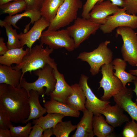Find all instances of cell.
<instances>
[{"label":"cell","instance_id":"1","mask_svg":"<svg viewBox=\"0 0 137 137\" xmlns=\"http://www.w3.org/2000/svg\"><path fill=\"white\" fill-rule=\"evenodd\" d=\"M29 95L24 88L0 84V107L8 113L12 122L23 123L28 117Z\"/></svg>","mask_w":137,"mask_h":137},{"label":"cell","instance_id":"2","mask_svg":"<svg viewBox=\"0 0 137 137\" xmlns=\"http://www.w3.org/2000/svg\"><path fill=\"white\" fill-rule=\"evenodd\" d=\"M54 49L47 46L44 48L41 43L36 44L30 49L21 63L11 67L13 69L21 70L22 74L20 80L26 72H28L31 74L32 71L42 68L47 64L54 68L57 66V64L50 56Z\"/></svg>","mask_w":137,"mask_h":137},{"label":"cell","instance_id":"3","mask_svg":"<svg viewBox=\"0 0 137 137\" xmlns=\"http://www.w3.org/2000/svg\"><path fill=\"white\" fill-rule=\"evenodd\" d=\"M34 74L38 77L35 82L30 83L23 77L20 80V86L25 89L28 93L32 90L37 91L40 95L44 94L49 96L55 89L56 80L54 75L53 68L47 64L42 68L33 71Z\"/></svg>","mask_w":137,"mask_h":137},{"label":"cell","instance_id":"4","mask_svg":"<svg viewBox=\"0 0 137 137\" xmlns=\"http://www.w3.org/2000/svg\"><path fill=\"white\" fill-rule=\"evenodd\" d=\"M110 43L109 40H106L100 44L93 51L81 53L77 57V59L86 62L89 64L92 75H96L100 71V68L102 65L112 62L113 52L108 47Z\"/></svg>","mask_w":137,"mask_h":137},{"label":"cell","instance_id":"5","mask_svg":"<svg viewBox=\"0 0 137 137\" xmlns=\"http://www.w3.org/2000/svg\"><path fill=\"white\" fill-rule=\"evenodd\" d=\"M82 7L80 0H64L47 29L57 30L68 25L77 18L78 11Z\"/></svg>","mask_w":137,"mask_h":137},{"label":"cell","instance_id":"6","mask_svg":"<svg viewBox=\"0 0 137 137\" xmlns=\"http://www.w3.org/2000/svg\"><path fill=\"white\" fill-rule=\"evenodd\" d=\"M133 29L128 27H118L116 34L123 41L121 51L124 60L131 66H137V35Z\"/></svg>","mask_w":137,"mask_h":137},{"label":"cell","instance_id":"7","mask_svg":"<svg viewBox=\"0 0 137 137\" xmlns=\"http://www.w3.org/2000/svg\"><path fill=\"white\" fill-rule=\"evenodd\" d=\"M40 40L41 43L54 49L64 48L71 52L75 48L73 39L66 29L55 31L47 29L42 32Z\"/></svg>","mask_w":137,"mask_h":137},{"label":"cell","instance_id":"8","mask_svg":"<svg viewBox=\"0 0 137 137\" xmlns=\"http://www.w3.org/2000/svg\"><path fill=\"white\" fill-rule=\"evenodd\" d=\"M74 21V24L66 29L73 39L76 48L91 35L95 34L100 25L82 17H77Z\"/></svg>","mask_w":137,"mask_h":137},{"label":"cell","instance_id":"9","mask_svg":"<svg viewBox=\"0 0 137 137\" xmlns=\"http://www.w3.org/2000/svg\"><path fill=\"white\" fill-rule=\"evenodd\" d=\"M113 66L112 62L101 66L102 77L99 89L102 88L104 90L103 95L100 98L103 100L108 101L124 87L121 81L114 75Z\"/></svg>","mask_w":137,"mask_h":137},{"label":"cell","instance_id":"10","mask_svg":"<svg viewBox=\"0 0 137 137\" xmlns=\"http://www.w3.org/2000/svg\"><path fill=\"white\" fill-rule=\"evenodd\" d=\"M126 10L125 7L120 8L112 15L108 16L104 24L100 25L99 29L106 34L120 27H128L133 29L137 28V15L128 14Z\"/></svg>","mask_w":137,"mask_h":137},{"label":"cell","instance_id":"11","mask_svg":"<svg viewBox=\"0 0 137 137\" xmlns=\"http://www.w3.org/2000/svg\"><path fill=\"white\" fill-rule=\"evenodd\" d=\"M88 78L84 75H81L79 83L83 90L86 97V108L92 112L94 115H96L100 114L101 111L110 102L108 101L99 99L96 96L88 84Z\"/></svg>","mask_w":137,"mask_h":137},{"label":"cell","instance_id":"12","mask_svg":"<svg viewBox=\"0 0 137 137\" xmlns=\"http://www.w3.org/2000/svg\"><path fill=\"white\" fill-rule=\"evenodd\" d=\"M120 8L109 0L97 3L90 12L89 19L95 23L103 25L108 16L114 14Z\"/></svg>","mask_w":137,"mask_h":137},{"label":"cell","instance_id":"13","mask_svg":"<svg viewBox=\"0 0 137 137\" xmlns=\"http://www.w3.org/2000/svg\"><path fill=\"white\" fill-rule=\"evenodd\" d=\"M50 25V22L45 18L41 17L35 22L31 29L26 33L21 32L18 34L21 47L26 45L31 48L33 44L39 40L43 31Z\"/></svg>","mask_w":137,"mask_h":137},{"label":"cell","instance_id":"14","mask_svg":"<svg viewBox=\"0 0 137 137\" xmlns=\"http://www.w3.org/2000/svg\"><path fill=\"white\" fill-rule=\"evenodd\" d=\"M133 92L132 89L124 87L113 97L116 104L137 122V102L132 100Z\"/></svg>","mask_w":137,"mask_h":137},{"label":"cell","instance_id":"15","mask_svg":"<svg viewBox=\"0 0 137 137\" xmlns=\"http://www.w3.org/2000/svg\"><path fill=\"white\" fill-rule=\"evenodd\" d=\"M53 72L56 82L55 90L49 95L50 98L66 104L71 92V86L66 82L63 75L59 72L57 66L53 68Z\"/></svg>","mask_w":137,"mask_h":137},{"label":"cell","instance_id":"16","mask_svg":"<svg viewBox=\"0 0 137 137\" xmlns=\"http://www.w3.org/2000/svg\"><path fill=\"white\" fill-rule=\"evenodd\" d=\"M123 109L117 104L111 106L108 104L100 112L105 117L106 121L114 128L121 126L129 121V118L124 113Z\"/></svg>","mask_w":137,"mask_h":137},{"label":"cell","instance_id":"17","mask_svg":"<svg viewBox=\"0 0 137 137\" xmlns=\"http://www.w3.org/2000/svg\"><path fill=\"white\" fill-rule=\"evenodd\" d=\"M71 86V92L66 104L72 109L83 112L87 109L85 106L86 97L83 90L79 83H76Z\"/></svg>","mask_w":137,"mask_h":137},{"label":"cell","instance_id":"18","mask_svg":"<svg viewBox=\"0 0 137 137\" xmlns=\"http://www.w3.org/2000/svg\"><path fill=\"white\" fill-rule=\"evenodd\" d=\"M83 115L77 125V130L72 137H93L94 136L92 126L93 113L87 109L83 112Z\"/></svg>","mask_w":137,"mask_h":137},{"label":"cell","instance_id":"19","mask_svg":"<svg viewBox=\"0 0 137 137\" xmlns=\"http://www.w3.org/2000/svg\"><path fill=\"white\" fill-rule=\"evenodd\" d=\"M22 73L21 70L13 69L11 67L0 65V84L5 83L15 88L21 87L20 80Z\"/></svg>","mask_w":137,"mask_h":137},{"label":"cell","instance_id":"20","mask_svg":"<svg viewBox=\"0 0 137 137\" xmlns=\"http://www.w3.org/2000/svg\"><path fill=\"white\" fill-rule=\"evenodd\" d=\"M44 106L48 113H57L65 116L75 117H79L80 114L79 111L71 108L66 104L52 98L45 102Z\"/></svg>","mask_w":137,"mask_h":137},{"label":"cell","instance_id":"21","mask_svg":"<svg viewBox=\"0 0 137 137\" xmlns=\"http://www.w3.org/2000/svg\"><path fill=\"white\" fill-rule=\"evenodd\" d=\"M92 126L94 135L97 137L113 135L114 128L107 123L101 114L93 116Z\"/></svg>","mask_w":137,"mask_h":137},{"label":"cell","instance_id":"22","mask_svg":"<svg viewBox=\"0 0 137 137\" xmlns=\"http://www.w3.org/2000/svg\"><path fill=\"white\" fill-rule=\"evenodd\" d=\"M40 95L36 91L31 90L29 93L28 102L30 107V112L28 117L25 119L23 124H26L29 121L39 118L47 112L45 108L40 105L39 97Z\"/></svg>","mask_w":137,"mask_h":137},{"label":"cell","instance_id":"23","mask_svg":"<svg viewBox=\"0 0 137 137\" xmlns=\"http://www.w3.org/2000/svg\"><path fill=\"white\" fill-rule=\"evenodd\" d=\"M24 47L13 48L9 50L3 55L0 56V63L8 66L11 67L13 63L18 65L22 61L24 56L29 52L30 48H27L25 50Z\"/></svg>","mask_w":137,"mask_h":137},{"label":"cell","instance_id":"24","mask_svg":"<svg viewBox=\"0 0 137 137\" xmlns=\"http://www.w3.org/2000/svg\"><path fill=\"white\" fill-rule=\"evenodd\" d=\"M41 17L40 10L36 9H31L25 11L21 14H16L11 16L9 15L6 16L4 21L8 24L12 25L16 29H19L20 28L17 26L16 24L18 21L24 17L30 18L31 21L27 25L24 30V33L28 31L30 24H34L35 22L39 20Z\"/></svg>","mask_w":137,"mask_h":137},{"label":"cell","instance_id":"25","mask_svg":"<svg viewBox=\"0 0 137 137\" xmlns=\"http://www.w3.org/2000/svg\"><path fill=\"white\" fill-rule=\"evenodd\" d=\"M113 69L115 70L114 75L117 77L122 82L124 87H126L127 83L133 82L137 77L127 72L125 70L127 65L126 62L124 59L117 58L112 61Z\"/></svg>","mask_w":137,"mask_h":137},{"label":"cell","instance_id":"26","mask_svg":"<svg viewBox=\"0 0 137 137\" xmlns=\"http://www.w3.org/2000/svg\"><path fill=\"white\" fill-rule=\"evenodd\" d=\"M64 0H44L40 11L42 17L50 22L56 16Z\"/></svg>","mask_w":137,"mask_h":137},{"label":"cell","instance_id":"27","mask_svg":"<svg viewBox=\"0 0 137 137\" xmlns=\"http://www.w3.org/2000/svg\"><path fill=\"white\" fill-rule=\"evenodd\" d=\"M64 115L57 113H48L45 116H41L38 118L33 119L32 123L39 125L44 130L54 128L59 122L62 121Z\"/></svg>","mask_w":137,"mask_h":137},{"label":"cell","instance_id":"28","mask_svg":"<svg viewBox=\"0 0 137 137\" xmlns=\"http://www.w3.org/2000/svg\"><path fill=\"white\" fill-rule=\"evenodd\" d=\"M0 26L4 27L8 38L7 46L9 49L22 47L21 42L16 29H13L11 25L4 21L0 20Z\"/></svg>","mask_w":137,"mask_h":137},{"label":"cell","instance_id":"29","mask_svg":"<svg viewBox=\"0 0 137 137\" xmlns=\"http://www.w3.org/2000/svg\"><path fill=\"white\" fill-rule=\"evenodd\" d=\"M26 5L24 0H19L10 2L0 5V14H8L9 16L23 11H25Z\"/></svg>","mask_w":137,"mask_h":137},{"label":"cell","instance_id":"30","mask_svg":"<svg viewBox=\"0 0 137 137\" xmlns=\"http://www.w3.org/2000/svg\"><path fill=\"white\" fill-rule=\"evenodd\" d=\"M77 125H73L71 121L58 122L53 128V135L56 137H68L70 133L77 128Z\"/></svg>","mask_w":137,"mask_h":137},{"label":"cell","instance_id":"31","mask_svg":"<svg viewBox=\"0 0 137 137\" xmlns=\"http://www.w3.org/2000/svg\"><path fill=\"white\" fill-rule=\"evenodd\" d=\"M32 127L31 123L29 122L24 126L14 127L12 124L9 129L12 137H28Z\"/></svg>","mask_w":137,"mask_h":137},{"label":"cell","instance_id":"32","mask_svg":"<svg viewBox=\"0 0 137 137\" xmlns=\"http://www.w3.org/2000/svg\"><path fill=\"white\" fill-rule=\"evenodd\" d=\"M124 137H137V123L132 119L127 122L122 131Z\"/></svg>","mask_w":137,"mask_h":137},{"label":"cell","instance_id":"33","mask_svg":"<svg viewBox=\"0 0 137 137\" xmlns=\"http://www.w3.org/2000/svg\"><path fill=\"white\" fill-rule=\"evenodd\" d=\"M11 122L8 113L0 107V129H9Z\"/></svg>","mask_w":137,"mask_h":137},{"label":"cell","instance_id":"34","mask_svg":"<svg viewBox=\"0 0 137 137\" xmlns=\"http://www.w3.org/2000/svg\"><path fill=\"white\" fill-rule=\"evenodd\" d=\"M99 0H87L83 6L82 17L87 19L89 18V14L94 6Z\"/></svg>","mask_w":137,"mask_h":137},{"label":"cell","instance_id":"35","mask_svg":"<svg viewBox=\"0 0 137 137\" xmlns=\"http://www.w3.org/2000/svg\"><path fill=\"white\" fill-rule=\"evenodd\" d=\"M126 3V13L136 15L137 13V0H123Z\"/></svg>","mask_w":137,"mask_h":137},{"label":"cell","instance_id":"36","mask_svg":"<svg viewBox=\"0 0 137 137\" xmlns=\"http://www.w3.org/2000/svg\"><path fill=\"white\" fill-rule=\"evenodd\" d=\"M24 0L26 5V9L25 11L31 9H36L40 10L44 1V0Z\"/></svg>","mask_w":137,"mask_h":137},{"label":"cell","instance_id":"37","mask_svg":"<svg viewBox=\"0 0 137 137\" xmlns=\"http://www.w3.org/2000/svg\"><path fill=\"white\" fill-rule=\"evenodd\" d=\"M32 129L28 137H43L42 133L44 130L40 126L35 124Z\"/></svg>","mask_w":137,"mask_h":137},{"label":"cell","instance_id":"38","mask_svg":"<svg viewBox=\"0 0 137 137\" xmlns=\"http://www.w3.org/2000/svg\"><path fill=\"white\" fill-rule=\"evenodd\" d=\"M4 39L3 38H0V55L2 56L9 49L7 46L5 45V43L4 42Z\"/></svg>","mask_w":137,"mask_h":137},{"label":"cell","instance_id":"39","mask_svg":"<svg viewBox=\"0 0 137 137\" xmlns=\"http://www.w3.org/2000/svg\"><path fill=\"white\" fill-rule=\"evenodd\" d=\"M107 0H99L97 3ZM110 1L114 4L118 6L124 8L126 6V3L123 0H107Z\"/></svg>","mask_w":137,"mask_h":137},{"label":"cell","instance_id":"40","mask_svg":"<svg viewBox=\"0 0 137 137\" xmlns=\"http://www.w3.org/2000/svg\"><path fill=\"white\" fill-rule=\"evenodd\" d=\"M0 137H12L9 129H0Z\"/></svg>","mask_w":137,"mask_h":137},{"label":"cell","instance_id":"41","mask_svg":"<svg viewBox=\"0 0 137 137\" xmlns=\"http://www.w3.org/2000/svg\"><path fill=\"white\" fill-rule=\"evenodd\" d=\"M43 137H50L53 134V128H50L44 129Z\"/></svg>","mask_w":137,"mask_h":137},{"label":"cell","instance_id":"42","mask_svg":"<svg viewBox=\"0 0 137 137\" xmlns=\"http://www.w3.org/2000/svg\"><path fill=\"white\" fill-rule=\"evenodd\" d=\"M133 83L135 86L134 89L133 90V91L136 94L137 98L135 100L137 102V77L136 79L133 81Z\"/></svg>","mask_w":137,"mask_h":137},{"label":"cell","instance_id":"43","mask_svg":"<svg viewBox=\"0 0 137 137\" xmlns=\"http://www.w3.org/2000/svg\"><path fill=\"white\" fill-rule=\"evenodd\" d=\"M18 0H0V5L5 4L11 1Z\"/></svg>","mask_w":137,"mask_h":137},{"label":"cell","instance_id":"44","mask_svg":"<svg viewBox=\"0 0 137 137\" xmlns=\"http://www.w3.org/2000/svg\"><path fill=\"white\" fill-rule=\"evenodd\" d=\"M129 72L131 74L137 77V69L130 70L129 71Z\"/></svg>","mask_w":137,"mask_h":137}]
</instances>
